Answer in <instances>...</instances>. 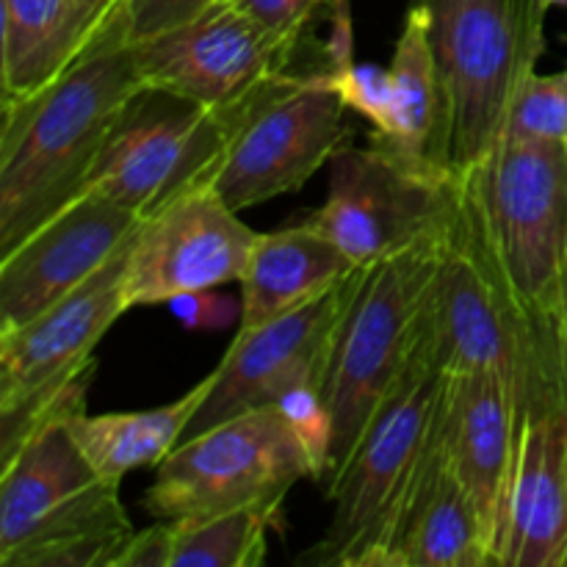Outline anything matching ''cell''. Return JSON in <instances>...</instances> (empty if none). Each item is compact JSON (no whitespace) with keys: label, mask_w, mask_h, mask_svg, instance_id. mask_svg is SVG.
<instances>
[{"label":"cell","mask_w":567,"mask_h":567,"mask_svg":"<svg viewBox=\"0 0 567 567\" xmlns=\"http://www.w3.org/2000/svg\"><path fill=\"white\" fill-rule=\"evenodd\" d=\"M238 11L282 39L302 42L310 22L321 9H330L332 0H227Z\"/></svg>","instance_id":"cell-28"},{"label":"cell","mask_w":567,"mask_h":567,"mask_svg":"<svg viewBox=\"0 0 567 567\" xmlns=\"http://www.w3.org/2000/svg\"><path fill=\"white\" fill-rule=\"evenodd\" d=\"M238 114L142 89L116 120L81 194H97L147 219L181 192L208 181Z\"/></svg>","instance_id":"cell-12"},{"label":"cell","mask_w":567,"mask_h":567,"mask_svg":"<svg viewBox=\"0 0 567 567\" xmlns=\"http://www.w3.org/2000/svg\"><path fill=\"white\" fill-rule=\"evenodd\" d=\"M258 233L208 181L186 188L138 225L125 258L127 308L241 280Z\"/></svg>","instance_id":"cell-15"},{"label":"cell","mask_w":567,"mask_h":567,"mask_svg":"<svg viewBox=\"0 0 567 567\" xmlns=\"http://www.w3.org/2000/svg\"><path fill=\"white\" fill-rule=\"evenodd\" d=\"M219 0H122L131 39H147L197 20Z\"/></svg>","instance_id":"cell-29"},{"label":"cell","mask_w":567,"mask_h":567,"mask_svg":"<svg viewBox=\"0 0 567 567\" xmlns=\"http://www.w3.org/2000/svg\"><path fill=\"white\" fill-rule=\"evenodd\" d=\"M319 75L324 86H330L349 111L369 120V125L374 127V136H385L391 131V70H382L374 64H352L341 72H319Z\"/></svg>","instance_id":"cell-26"},{"label":"cell","mask_w":567,"mask_h":567,"mask_svg":"<svg viewBox=\"0 0 567 567\" xmlns=\"http://www.w3.org/2000/svg\"><path fill=\"white\" fill-rule=\"evenodd\" d=\"M144 86L120 11L97 44L59 81L3 103L0 255L81 194L116 120Z\"/></svg>","instance_id":"cell-1"},{"label":"cell","mask_w":567,"mask_h":567,"mask_svg":"<svg viewBox=\"0 0 567 567\" xmlns=\"http://www.w3.org/2000/svg\"><path fill=\"white\" fill-rule=\"evenodd\" d=\"M388 70H391L393 86L391 131L385 136L371 133V142L415 169L432 172V175H454L449 169L446 147V94H443L441 72L432 53L424 11L415 3H410Z\"/></svg>","instance_id":"cell-21"},{"label":"cell","mask_w":567,"mask_h":567,"mask_svg":"<svg viewBox=\"0 0 567 567\" xmlns=\"http://www.w3.org/2000/svg\"><path fill=\"white\" fill-rule=\"evenodd\" d=\"M122 0H0L3 103L59 81L103 39Z\"/></svg>","instance_id":"cell-20"},{"label":"cell","mask_w":567,"mask_h":567,"mask_svg":"<svg viewBox=\"0 0 567 567\" xmlns=\"http://www.w3.org/2000/svg\"><path fill=\"white\" fill-rule=\"evenodd\" d=\"M125 258L127 249H122L37 319L0 332V457L44 421L86 410L94 349L131 310Z\"/></svg>","instance_id":"cell-8"},{"label":"cell","mask_w":567,"mask_h":567,"mask_svg":"<svg viewBox=\"0 0 567 567\" xmlns=\"http://www.w3.org/2000/svg\"><path fill=\"white\" fill-rule=\"evenodd\" d=\"M424 11L449 116V169L465 175L502 142L546 50V0H413Z\"/></svg>","instance_id":"cell-5"},{"label":"cell","mask_w":567,"mask_h":567,"mask_svg":"<svg viewBox=\"0 0 567 567\" xmlns=\"http://www.w3.org/2000/svg\"><path fill=\"white\" fill-rule=\"evenodd\" d=\"M504 142L567 144V70L535 75L524 83L509 109Z\"/></svg>","instance_id":"cell-25"},{"label":"cell","mask_w":567,"mask_h":567,"mask_svg":"<svg viewBox=\"0 0 567 567\" xmlns=\"http://www.w3.org/2000/svg\"><path fill=\"white\" fill-rule=\"evenodd\" d=\"M347 111L316 70L286 72L244 105L208 183L238 214L299 192L352 142Z\"/></svg>","instance_id":"cell-10"},{"label":"cell","mask_w":567,"mask_h":567,"mask_svg":"<svg viewBox=\"0 0 567 567\" xmlns=\"http://www.w3.org/2000/svg\"><path fill=\"white\" fill-rule=\"evenodd\" d=\"M498 567H567V408L520 421Z\"/></svg>","instance_id":"cell-19"},{"label":"cell","mask_w":567,"mask_h":567,"mask_svg":"<svg viewBox=\"0 0 567 567\" xmlns=\"http://www.w3.org/2000/svg\"><path fill=\"white\" fill-rule=\"evenodd\" d=\"M363 277L365 266H360L308 302L275 316L266 324L238 330L214 369V388L194 415L186 437L249 410L277 404L297 388L324 391L336 332Z\"/></svg>","instance_id":"cell-14"},{"label":"cell","mask_w":567,"mask_h":567,"mask_svg":"<svg viewBox=\"0 0 567 567\" xmlns=\"http://www.w3.org/2000/svg\"><path fill=\"white\" fill-rule=\"evenodd\" d=\"M142 221L97 194H78L0 255V332L28 324L97 275L127 249Z\"/></svg>","instance_id":"cell-16"},{"label":"cell","mask_w":567,"mask_h":567,"mask_svg":"<svg viewBox=\"0 0 567 567\" xmlns=\"http://www.w3.org/2000/svg\"><path fill=\"white\" fill-rule=\"evenodd\" d=\"M435 430L454 476L480 509L498 567L520 430L513 391L496 374H443Z\"/></svg>","instance_id":"cell-17"},{"label":"cell","mask_w":567,"mask_h":567,"mask_svg":"<svg viewBox=\"0 0 567 567\" xmlns=\"http://www.w3.org/2000/svg\"><path fill=\"white\" fill-rule=\"evenodd\" d=\"M147 89L221 114H238L260 89L297 70L302 42L282 39L219 0L197 20L147 39H131Z\"/></svg>","instance_id":"cell-13"},{"label":"cell","mask_w":567,"mask_h":567,"mask_svg":"<svg viewBox=\"0 0 567 567\" xmlns=\"http://www.w3.org/2000/svg\"><path fill=\"white\" fill-rule=\"evenodd\" d=\"M446 236L449 230L369 266L338 327L321 391L332 421L324 493L343 474L371 419L415 354Z\"/></svg>","instance_id":"cell-6"},{"label":"cell","mask_w":567,"mask_h":567,"mask_svg":"<svg viewBox=\"0 0 567 567\" xmlns=\"http://www.w3.org/2000/svg\"><path fill=\"white\" fill-rule=\"evenodd\" d=\"M282 509L244 507L199 520L169 524V567H260L269 529H280Z\"/></svg>","instance_id":"cell-24"},{"label":"cell","mask_w":567,"mask_h":567,"mask_svg":"<svg viewBox=\"0 0 567 567\" xmlns=\"http://www.w3.org/2000/svg\"><path fill=\"white\" fill-rule=\"evenodd\" d=\"M546 3L554 9V6H567V0H546Z\"/></svg>","instance_id":"cell-32"},{"label":"cell","mask_w":567,"mask_h":567,"mask_svg":"<svg viewBox=\"0 0 567 567\" xmlns=\"http://www.w3.org/2000/svg\"><path fill=\"white\" fill-rule=\"evenodd\" d=\"M277 408L286 415V421L297 432L299 443H302L305 454H308L310 480L321 485L327 465H330L332 446V421L324 393H321V388H297V391H288L277 402Z\"/></svg>","instance_id":"cell-27"},{"label":"cell","mask_w":567,"mask_h":567,"mask_svg":"<svg viewBox=\"0 0 567 567\" xmlns=\"http://www.w3.org/2000/svg\"><path fill=\"white\" fill-rule=\"evenodd\" d=\"M443 371L435 365L424 324L402 380L382 402L352 460L330 487L332 518L316 546L299 557L313 567H382L393 518L413 480L441 399Z\"/></svg>","instance_id":"cell-7"},{"label":"cell","mask_w":567,"mask_h":567,"mask_svg":"<svg viewBox=\"0 0 567 567\" xmlns=\"http://www.w3.org/2000/svg\"><path fill=\"white\" fill-rule=\"evenodd\" d=\"M460 177L432 175L388 150L343 147L330 161L327 199L302 225L330 238L354 266H374L452 227Z\"/></svg>","instance_id":"cell-11"},{"label":"cell","mask_w":567,"mask_h":567,"mask_svg":"<svg viewBox=\"0 0 567 567\" xmlns=\"http://www.w3.org/2000/svg\"><path fill=\"white\" fill-rule=\"evenodd\" d=\"M172 529L166 520L133 532L111 567H169Z\"/></svg>","instance_id":"cell-31"},{"label":"cell","mask_w":567,"mask_h":567,"mask_svg":"<svg viewBox=\"0 0 567 567\" xmlns=\"http://www.w3.org/2000/svg\"><path fill=\"white\" fill-rule=\"evenodd\" d=\"M354 266L330 238L302 221L282 230L258 233L241 280V319L238 330L266 324L275 316L308 302L352 275Z\"/></svg>","instance_id":"cell-22"},{"label":"cell","mask_w":567,"mask_h":567,"mask_svg":"<svg viewBox=\"0 0 567 567\" xmlns=\"http://www.w3.org/2000/svg\"><path fill=\"white\" fill-rule=\"evenodd\" d=\"M216 374L197 382L181 399L136 413L89 415L86 410L66 421L72 437L100 476L120 485L131 471L158 468L188 435L194 415L208 399Z\"/></svg>","instance_id":"cell-23"},{"label":"cell","mask_w":567,"mask_h":567,"mask_svg":"<svg viewBox=\"0 0 567 567\" xmlns=\"http://www.w3.org/2000/svg\"><path fill=\"white\" fill-rule=\"evenodd\" d=\"M382 567H493L480 509L443 454L435 419L393 518Z\"/></svg>","instance_id":"cell-18"},{"label":"cell","mask_w":567,"mask_h":567,"mask_svg":"<svg viewBox=\"0 0 567 567\" xmlns=\"http://www.w3.org/2000/svg\"><path fill=\"white\" fill-rule=\"evenodd\" d=\"M424 336L443 374H496L520 421L567 408L563 369L498 271L468 183L424 308Z\"/></svg>","instance_id":"cell-2"},{"label":"cell","mask_w":567,"mask_h":567,"mask_svg":"<svg viewBox=\"0 0 567 567\" xmlns=\"http://www.w3.org/2000/svg\"><path fill=\"white\" fill-rule=\"evenodd\" d=\"M70 419L0 457V567H111L133 535L120 485L97 474Z\"/></svg>","instance_id":"cell-3"},{"label":"cell","mask_w":567,"mask_h":567,"mask_svg":"<svg viewBox=\"0 0 567 567\" xmlns=\"http://www.w3.org/2000/svg\"><path fill=\"white\" fill-rule=\"evenodd\" d=\"M166 308L172 310L175 319L183 321L186 330H221V327L241 319V302L236 305L230 297L214 293V288L172 297Z\"/></svg>","instance_id":"cell-30"},{"label":"cell","mask_w":567,"mask_h":567,"mask_svg":"<svg viewBox=\"0 0 567 567\" xmlns=\"http://www.w3.org/2000/svg\"><path fill=\"white\" fill-rule=\"evenodd\" d=\"M155 471L142 507L166 524L244 507L282 509L293 485L310 480L308 454L277 404L186 437Z\"/></svg>","instance_id":"cell-9"},{"label":"cell","mask_w":567,"mask_h":567,"mask_svg":"<svg viewBox=\"0 0 567 567\" xmlns=\"http://www.w3.org/2000/svg\"><path fill=\"white\" fill-rule=\"evenodd\" d=\"M460 177L504 282L567 371V144L502 138Z\"/></svg>","instance_id":"cell-4"}]
</instances>
